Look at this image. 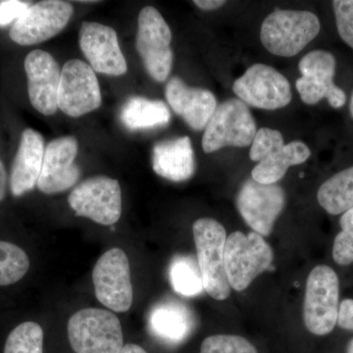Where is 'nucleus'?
<instances>
[{"mask_svg": "<svg viewBox=\"0 0 353 353\" xmlns=\"http://www.w3.org/2000/svg\"><path fill=\"white\" fill-rule=\"evenodd\" d=\"M95 296L114 312H127L131 308L134 290L131 268L126 253L114 248L99 257L92 271Z\"/></svg>", "mask_w": 353, "mask_h": 353, "instance_id": "9", "label": "nucleus"}, {"mask_svg": "<svg viewBox=\"0 0 353 353\" xmlns=\"http://www.w3.org/2000/svg\"><path fill=\"white\" fill-rule=\"evenodd\" d=\"M58 108L70 116L81 117L101 105V92L94 69L79 59L69 60L61 71Z\"/></svg>", "mask_w": 353, "mask_h": 353, "instance_id": "12", "label": "nucleus"}, {"mask_svg": "<svg viewBox=\"0 0 353 353\" xmlns=\"http://www.w3.org/2000/svg\"><path fill=\"white\" fill-rule=\"evenodd\" d=\"M136 48L148 75L162 83L168 79L173 66L172 32L157 9L145 6L139 14Z\"/></svg>", "mask_w": 353, "mask_h": 353, "instance_id": "7", "label": "nucleus"}, {"mask_svg": "<svg viewBox=\"0 0 353 353\" xmlns=\"http://www.w3.org/2000/svg\"><path fill=\"white\" fill-rule=\"evenodd\" d=\"M321 24L310 11L276 9L269 14L260 30L265 48L281 57H292L318 36Z\"/></svg>", "mask_w": 353, "mask_h": 353, "instance_id": "1", "label": "nucleus"}, {"mask_svg": "<svg viewBox=\"0 0 353 353\" xmlns=\"http://www.w3.org/2000/svg\"><path fill=\"white\" fill-rule=\"evenodd\" d=\"M194 3L201 10L212 11L224 6L227 2L224 0H194Z\"/></svg>", "mask_w": 353, "mask_h": 353, "instance_id": "34", "label": "nucleus"}, {"mask_svg": "<svg viewBox=\"0 0 353 353\" xmlns=\"http://www.w3.org/2000/svg\"><path fill=\"white\" fill-rule=\"evenodd\" d=\"M44 152L43 136L34 130L26 129L11 169L10 190L13 196H24L38 185Z\"/></svg>", "mask_w": 353, "mask_h": 353, "instance_id": "19", "label": "nucleus"}, {"mask_svg": "<svg viewBox=\"0 0 353 353\" xmlns=\"http://www.w3.org/2000/svg\"><path fill=\"white\" fill-rule=\"evenodd\" d=\"M68 202L77 216L102 226H112L122 214L120 183L106 176H92L83 181L70 194Z\"/></svg>", "mask_w": 353, "mask_h": 353, "instance_id": "8", "label": "nucleus"}, {"mask_svg": "<svg viewBox=\"0 0 353 353\" xmlns=\"http://www.w3.org/2000/svg\"><path fill=\"white\" fill-rule=\"evenodd\" d=\"M310 155V150L303 141H292L259 162L253 168L252 179L265 185L277 183L290 167L304 163Z\"/></svg>", "mask_w": 353, "mask_h": 353, "instance_id": "22", "label": "nucleus"}, {"mask_svg": "<svg viewBox=\"0 0 353 353\" xmlns=\"http://www.w3.org/2000/svg\"><path fill=\"white\" fill-rule=\"evenodd\" d=\"M148 324L150 331L161 340L180 343L194 329V319L187 306L176 301H166L153 307Z\"/></svg>", "mask_w": 353, "mask_h": 353, "instance_id": "21", "label": "nucleus"}, {"mask_svg": "<svg viewBox=\"0 0 353 353\" xmlns=\"http://www.w3.org/2000/svg\"><path fill=\"white\" fill-rule=\"evenodd\" d=\"M333 8L339 34L353 50V0H334Z\"/></svg>", "mask_w": 353, "mask_h": 353, "instance_id": "31", "label": "nucleus"}, {"mask_svg": "<svg viewBox=\"0 0 353 353\" xmlns=\"http://www.w3.org/2000/svg\"><path fill=\"white\" fill-rule=\"evenodd\" d=\"M7 173L6 167L0 159V201L6 196Z\"/></svg>", "mask_w": 353, "mask_h": 353, "instance_id": "35", "label": "nucleus"}, {"mask_svg": "<svg viewBox=\"0 0 353 353\" xmlns=\"http://www.w3.org/2000/svg\"><path fill=\"white\" fill-rule=\"evenodd\" d=\"M199 353H259L250 341L234 334H215L202 341Z\"/></svg>", "mask_w": 353, "mask_h": 353, "instance_id": "28", "label": "nucleus"}, {"mask_svg": "<svg viewBox=\"0 0 353 353\" xmlns=\"http://www.w3.org/2000/svg\"><path fill=\"white\" fill-rule=\"evenodd\" d=\"M30 269V259L20 246L0 241V287L16 284Z\"/></svg>", "mask_w": 353, "mask_h": 353, "instance_id": "26", "label": "nucleus"}, {"mask_svg": "<svg viewBox=\"0 0 353 353\" xmlns=\"http://www.w3.org/2000/svg\"><path fill=\"white\" fill-rule=\"evenodd\" d=\"M169 277L172 288L181 296H196L204 289L199 263L192 256L178 255L172 260Z\"/></svg>", "mask_w": 353, "mask_h": 353, "instance_id": "25", "label": "nucleus"}, {"mask_svg": "<svg viewBox=\"0 0 353 353\" xmlns=\"http://www.w3.org/2000/svg\"><path fill=\"white\" fill-rule=\"evenodd\" d=\"M350 113H352V116L353 118V94L352 97V101H350Z\"/></svg>", "mask_w": 353, "mask_h": 353, "instance_id": "38", "label": "nucleus"}, {"mask_svg": "<svg viewBox=\"0 0 353 353\" xmlns=\"http://www.w3.org/2000/svg\"><path fill=\"white\" fill-rule=\"evenodd\" d=\"M338 325L341 329L353 331V299H345L339 307Z\"/></svg>", "mask_w": 353, "mask_h": 353, "instance_id": "33", "label": "nucleus"}, {"mask_svg": "<svg viewBox=\"0 0 353 353\" xmlns=\"http://www.w3.org/2000/svg\"><path fill=\"white\" fill-rule=\"evenodd\" d=\"M119 353H148L143 347L134 343H128L122 347Z\"/></svg>", "mask_w": 353, "mask_h": 353, "instance_id": "36", "label": "nucleus"}, {"mask_svg": "<svg viewBox=\"0 0 353 353\" xmlns=\"http://www.w3.org/2000/svg\"><path fill=\"white\" fill-rule=\"evenodd\" d=\"M165 94L174 112L194 131L205 129L217 108V99L212 92L190 87L178 77H173L167 83Z\"/></svg>", "mask_w": 353, "mask_h": 353, "instance_id": "18", "label": "nucleus"}, {"mask_svg": "<svg viewBox=\"0 0 353 353\" xmlns=\"http://www.w3.org/2000/svg\"><path fill=\"white\" fill-rule=\"evenodd\" d=\"M202 138V150L211 153L228 148H246L256 134V123L240 99L222 102L213 113Z\"/></svg>", "mask_w": 353, "mask_h": 353, "instance_id": "6", "label": "nucleus"}, {"mask_svg": "<svg viewBox=\"0 0 353 353\" xmlns=\"http://www.w3.org/2000/svg\"><path fill=\"white\" fill-rule=\"evenodd\" d=\"M120 117L127 129L143 131L166 126L170 122L171 113L163 101L134 97L124 104Z\"/></svg>", "mask_w": 353, "mask_h": 353, "instance_id": "23", "label": "nucleus"}, {"mask_svg": "<svg viewBox=\"0 0 353 353\" xmlns=\"http://www.w3.org/2000/svg\"><path fill=\"white\" fill-rule=\"evenodd\" d=\"M67 331L76 353H119L124 347L120 320L105 309L77 311L69 319Z\"/></svg>", "mask_w": 353, "mask_h": 353, "instance_id": "3", "label": "nucleus"}, {"mask_svg": "<svg viewBox=\"0 0 353 353\" xmlns=\"http://www.w3.org/2000/svg\"><path fill=\"white\" fill-rule=\"evenodd\" d=\"M152 168L158 176L185 182L196 173V158L189 137L160 141L153 148Z\"/></svg>", "mask_w": 353, "mask_h": 353, "instance_id": "20", "label": "nucleus"}, {"mask_svg": "<svg viewBox=\"0 0 353 353\" xmlns=\"http://www.w3.org/2000/svg\"><path fill=\"white\" fill-rule=\"evenodd\" d=\"M285 203V192L280 185H265L255 182L253 179L241 185L236 196V208L243 219L253 232L265 236L273 231Z\"/></svg>", "mask_w": 353, "mask_h": 353, "instance_id": "14", "label": "nucleus"}, {"mask_svg": "<svg viewBox=\"0 0 353 353\" xmlns=\"http://www.w3.org/2000/svg\"><path fill=\"white\" fill-rule=\"evenodd\" d=\"M29 4L18 0H6L0 2V27H4L22 17L29 9Z\"/></svg>", "mask_w": 353, "mask_h": 353, "instance_id": "32", "label": "nucleus"}, {"mask_svg": "<svg viewBox=\"0 0 353 353\" xmlns=\"http://www.w3.org/2000/svg\"><path fill=\"white\" fill-rule=\"evenodd\" d=\"M73 6L61 0H44L29 7L9 32L14 43L29 46L59 34L73 16Z\"/></svg>", "mask_w": 353, "mask_h": 353, "instance_id": "13", "label": "nucleus"}, {"mask_svg": "<svg viewBox=\"0 0 353 353\" xmlns=\"http://www.w3.org/2000/svg\"><path fill=\"white\" fill-rule=\"evenodd\" d=\"M340 284L336 272L326 265L316 266L306 282L303 320L306 329L316 336H326L338 323Z\"/></svg>", "mask_w": 353, "mask_h": 353, "instance_id": "5", "label": "nucleus"}, {"mask_svg": "<svg viewBox=\"0 0 353 353\" xmlns=\"http://www.w3.org/2000/svg\"><path fill=\"white\" fill-rule=\"evenodd\" d=\"M79 41L83 55L94 71L109 76H122L127 73L126 59L113 28L97 22H83Z\"/></svg>", "mask_w": 353, "mask_h": 353, "instance_id": "15", "label": "nucleus"}, {"mask_svg": "<svg viewBox=\"0 0 353 353\" xmlns=\"http://www.w3.org/2000/svg\"><path fill=\"white\" fill-rule=\"evenodd\" d=\"M336 67V58L329 51L313 50L301 58L299 69L303 76L296 87L304 103L314 105L326 99L333 108L345 105L347 94L334 83Z\"/></svg>", "mask_w": 353, "mask_h": 353, "instance_id": "10", "label": "nucleus"}, {"mask_svg": "<svg viewBox=\"0 0 353 353\" xmlns=\"http://www.w3.org/2000/svg\"><path fill=\"white\" fill-rule=\"evenodd\" d=\"M78 150V141L72 136L61 137L46 145L38 182L41 192L59 194L76 185L81 176L75 163Z\"/></svg>", "mask_w": 353, "mask_h": 353, "instance_id": "16", "label": "nucleus"}, {"mask_svg": "<svg viewBox=\"0 0 353 353\" xmlns=\"http://www.w3.org/2000/svg\"><path fill=\"white\" fill-rule=\"evenodd\" d=\"M192 232L204 290L216 301H225L232 289L225 269L226 230L214 219L201 218L192 225Z\"/></svg>", "mask_w": 353, "mask_h": 353, "instance_id": "2", "label": "nucleus"}, {"mask_svg": "<svg viewBox=\"0 0 353 353\" xmlns=\"http://www.w3.org/2000/svg\"><path fill=\"white\" fill-rule=\"evenodd\" d=\"M224 259L230 285L236 292H243L270 268L274 253L261 234L238 231L228 236Z\"/></svg>", "mask_w": 353, "mask_h": 353, "instance_id": "4", "label": "nucleus"}, {"mask_svg": "<svg viewBox=\"0 0 353 353\" xmlns=\"http://www.w3.org/2000/svg\"><path fill=\"white\" fill-rule=\"evenodd\" d=\"M28 94L32 108L43 115L57 113L61 71L57 60L46 51L32 50L24 62Z\"/></svg>", "mask_w": 353, "mask_h": 353, "instance_id": "17", "label": "nucleus"}, {"mask_svg": "<svg viewBox=\"0 0 353 353\" xmlns=\"http://www.w3.org/2000/svg\"><path fill=\"white\" fill-rule=\"evenodd\" d=\"M341 231L336 234L333 245V259L336 263H353V208L341 217Z\"/></svg>", "mask_w": 353, "mask_h": 353, "instance_id": "29", "label": "nucleus"}, {"mask_svg": "<svg viewBox=\"0 0 353 353\" xmlns=\"http://www.w3.org/2000/svg\"><path fill=\"white\" fill-rule=\"evenodd\" d=\"M234 94L246 105L276 110L292 101V88L288 79L269 65L254 64L234 81Z\"/></svg>", "mask_w": 353, "mask_h": 353, "instance_id": "11", "label": "nucleus"}, {"mask_svg": "<svg viewBox=\"0 0 353 353\" xmlns=\"http://www.w3.org/2000/svg\"><path fill=\"white\" fill-rule=\"evenodd\" d=\"M345 353H353V339L350 341V343H348Z\"/></svg>", "mask_w": 353, "mask_h": 353, "instance_id": "37", "label": "nucleus"}, {"mask_svg": "<svg viewBox=\"0 0 353 353\" xmlns=\"http://www.w3.org/2000/svg\"><path fill=\"white\" fill-rule=\"evenodd\" d=\"M4 353H43V331L36 322L18 325L7 336Z\"/></svg>", "mask_w": 353, "mask_h": 353, "instance_id": "27", "label": "nucleus"}, {"mask_svg": "<svg viewBox=\"0 0 353 353\" xmlns=\"http://www.w3.org/2000/svg\"><path fill=\"white\" fill-rule=\"evenodd\" d=\"M284 145V138L281 132L270 128H261L253 139L250 152V159L259 163Z\"/></svg>", "mask_w": 353, "mask_h": 353, "instance_id": "30", "label": "nucleus"}, {"mask_svg": "<svg viewBox=\"0 0 353 353\" xmlns=\"http://www.w3.org/2000/svg\"><path fill=\"white\" fill-rule=\"evenodd\" d=\"M318 202L329 214L340 215L353 208V166L336 174L318 190Z\"/></svg>", "mask_w": 353, "mask_h": 353, "instance_id": "24", "label": "nucleus"}]
</instances>
